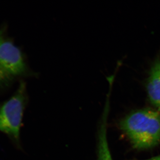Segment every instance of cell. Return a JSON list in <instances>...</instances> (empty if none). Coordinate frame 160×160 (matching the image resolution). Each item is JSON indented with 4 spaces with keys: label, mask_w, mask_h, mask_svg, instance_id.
I'll list each match as a JSON object with an SVG mask.
<instances>
[{
    "label": "cell",
    "mask_w": 160,
    "mask_h": 160,
    "mask_svg": "<svg viewBox=\"0 0 160 160\" xmlns=\"http://www.w3.org/2000/svg\"><path fill=\"white\" fill-rule=\"evenodd\" d=\"M119 126L135 149H150L160 144V112L157 109L133 111L122 119Z\"/></svg>",
    "instance_id": "1"
},
{
    "label": "cell",
    "mask_w": 160,
    "mask_h": 160,
    "mask_svg": "<svg viewBox=\"0 0 160 160\" xmlns=\"http://www.w3.org/2000/svg\"><path fill=\"white\" fill-rule=\"evenodd\" d=\"M146 86L149 102L155 109L160 112V58L151 66Z\"/></svg>",
    "instance_id": "4"
},
{
    "label": "cell",
    "mask_w": 160,
    "mask_h": 160,
    "mask_svg": "<svg viewBox=\"0 0 160 160\" xmlns=\"http://www.w3.org/2000/svg\"><path fill=\"white\" fill-rule=\"evenodd\" d=\"M28 102L26 84L21 81L13 95L0 105V132L19 149H22L20 132Z\"/></svg>",
    "instance_id": "2"
},
{
    "label": "cell",
    "mask_w": 160,
    "mask_h": 160,
    "mask_svg": "<svg viewBox=\"0 0 160 160\" xmlns=\"http://www.w3.org/2000/svg\"><path fill=\"white\" fill-rule=\"evenodd\" d=\"M109 116L103 114L100 118L97 132L96 160H113L107 138Z\"/></svg>",
    "instance_id": "5"
},
{
    "label": "cell",
    "mask_w": 160,
    "mask_h": 160,
    "mask_svg": "<svg viewBox=\"0 0 160 160\" xmlns=\"http://www.w3.org/2000/svg\"><path fill=\"white\" fill-rule=\"evenodd\" d=\"M143 160H160V155L154 157L150 158L148 159Z\"/></svg>",
    "instance_id": "6"
},
{
    "label": "cell",
    "mask_w": 160,
    "mask_h": 160,
    "mask_svg": "<svg viewBox=\"0 0 160 160\" xmlns=\"http://www.w3.org/2000/svg\"><path fill=\"white\" fill-rule=\"evenodd\" d=\"M32 74L22 51L0 30V89L6 88L20 77Z\"/></svg>",
    "instance_id": "3"
}]
</instances>
